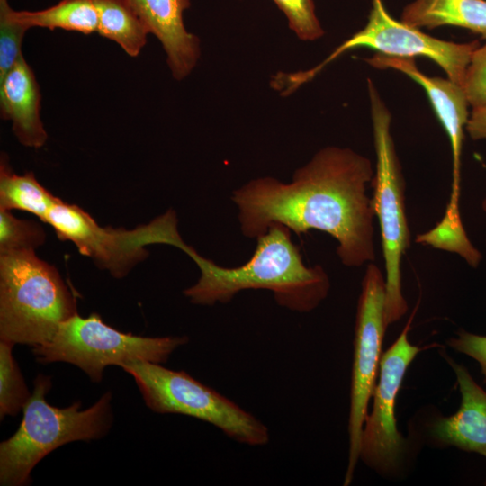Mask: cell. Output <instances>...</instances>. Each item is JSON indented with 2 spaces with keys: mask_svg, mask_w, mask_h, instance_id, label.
<instances>
[{
  "mask_svg": "<svg viewBox=\"0 0 486 486\" xmlns=\"http://www.w3.org/2000/svg\"><path fill=\"white\" fill-rule=\"evenodd\" d=\"M374 169L371 160L349 148L320 149L297 169L290 183L258 177L236 189L231 200L246 238H257L274 223L297 236L315 230L338 243L345 266L374 262L375 212L368 187Z\"/></svg>",
  "mask_w": 486,
  "mask_h": 486,
  "instance_id": "cell-1",
  "label": "cell"
},
{
  "mask_svg": "<svg viewBox=\"0 0 486 486\" xmlns=\"http://www.w3.org/2000/svg\"><path fill=\"white\" fill-rule=\"evenodd\" d=\"M292 231L274 223L256 239L251 257L235 267H224L206 258L192 247L186 253L201 274L198 281L184 291L197 305L228 303L246 290H267L278 305L297 312H310L326 299L330 280L325 269L308 266Z\"/></svg>",
  "mask_w": 486,
  "mask_h": 486,
  "instance_id": "cell-2",
  "label": "cell"
},
{
  "mask_svg": "<svg viewBox=\"0 0 486 486\" xmlns=\"http://www.w3.org/2000/svg\"><path fill=\"white\" fill-rule=\"evenodd\" d=\"M50 388V376L40 374L36 377L18 429L0 444L2 486L29 484L32 469L51 451L73 441L100 439L112 427L111 392L80 410V401L66 408L51 406L45 399Z\"/></svg>",
  "mask_w": 486,
  "mask_h": 486,
  "instance_id": "cell-3",
  "label": "cell"
},
{
  "mask_svg": "<svg viewBox=\"0 0 486 486\" xmlns=\"http://www.w3.org/2000/svg\"><path fill=\"white\" fill-rule=\"evenodd\" d=\"M77 313L58 269L35 252L0 255V340L36 346Z\"/></svg>",
  "mask_w": 486,
  "mask_h": 486,
  "instance_id": "cell-4",
  "label": "cell"
},
{
  "mask_svg": "<svg viewBox=\"0 0 486 486\" xmlns=\"http://www.w3.org/2000/svg\"><path fill=\"white\" fill-rule=\"evenodd\" d=\"M367 86L376 155L372 200L381 231L386 283L384 323L388 328L408 311L401 265L411 236L406 214L405 180L391 132L392 115L371 79Z\"/></svg>",
  "mask_w": 486,
  "mask_h": 486,
  "instance_id": "cell-5",
  "label": "cell"
},
{
  "mask_svg": "<svg viewBox=\"0 0 486 486\" xmlns=\"http://www.w3.org/2000/svg\"><path fill=\"white\" fill-rule=\"evenodd\" d=\"M122 368L134 378L146 405L154 412L201 419L232 440L251 446H262L270 440L269 429L262 421L184 371L146 361L130 362Z\"/></svg>",
  "mask_w": 486,
  "mask_h": 486,
  "instance_id": "cell-6",
  "label": "cell"
},
{
  "mask_svg": "<svg viewBox=\"0 0 486 486\" xmlns=\"http://www.w3.org/2000/svg\"><path fill=\"white\" fill-rule=\"evenodd\" d=\"M185 336L142 337L122 332L103 321L99 314L78 313L63 322L47 343L33 346L42 364L66 362L79 367L94 382H100L108 365L122 367L134 361L163 364L188 342Z\"/></svg>",
  "mask_w": 486,
  "mask_h": 486,
  "instance_id": "cell-7",
  "label": "cell"
},
{
  "mask_svg": "<svg viewBox=\"0 0 486 486\" xmlns=\"http://www.w3.org/2000/svg\"><path fill=\"white\" fill-rule=\"evenodd\" d=\"M45 223L53 228L59 240L73 243L81 255L115 278L126 276L145 260L148 246L168 245L184 253L191 248L182 238L176 213L171 209L147 224L127 230L102 227L79 206L58 199Z\"/></svg>",
  "mask_w": 486,
  "mask_h": 486,
  "instance_id": "cell-8",
  "label": "cell"
},
{
  "mask_svg": "<svg viewBox=\"0 0 486 486\" xmlns=\"http://www.w3.org/2000/svg\"><path fill=\"white\" fill-rule=\"evenodd\" d=\"M386 283L380 267L366 265L358 298L348 418L349 454L344 485H349L359 460L361 436L382 357L385 331Z\"/></svg>",
  "mask_w": 486,
  "mask_h": 486,
  "instance_id": "cell-9",
  "label": "cell"
},
{
  "mask_svg": "<svg viewBox=\"0 0 486 486\" xmlns=\"http://www.w3.org/2000/svg\"><path fill=\"white\" fill-rule=\"evenodd\" d=\"M411 320L382 355L373 409L365 418L361 436L359 459L382 474L394 472L406 452V441L397 428L396 399L407 369L423 349L409 341Z\"/></svg>",
  "mask_w": 486,
  "mask_h": 486,
  "instance_id": "cell-10",
  "label": "cell"
},
{
  "mask_svg": "<svg viewBox=\"0 0 486 486\" xmlns=\"http://www.w3.org/2000/svg\"><path fill=\"white\" fill-rule=\"evenodd\" d=\"M479 41L456 43L434 38L418 28L392 18L382 0H372L365 26L314 69L318 73L325 65L343 52L355 48H369L380 54L398 57H427L436 63L447 78L463 86L467 67Z\"/></svg>",
  "mask_w": 486,
  "mask_h": 486,
  "instance_id": "cell-11",
  "label": "cell"
},
{
  "mask_svg": "<svg viewBox=\"0 0 486 486\" xmlns=\"http://www.w3.org/2000/svg\"><path fill=\"white\" fill-rule=\"evenodd\" d=\"M365 61L380 69L392 68L404 73L423 87L434 112L446 132L452 150V184L442 223L463 225L459 202L461 194V159L464 129L468 122L470 106L464 89L449 78L429 76L421 72L414 58H398L375 54Z\"/></svg>",
  "mask_w": 486,
  "mask_h": 486,
  "instance_id": "cell-12",
  "label": "cell"
},
{
  "mask_svg": "<svg viewBox=\"0 0 486 486\" xmlns=\"http://www.w3.org/2000/svg\"><path fill=\"white\" fill-rule=\"evenodd\" d=\"M149 33L160 41L173 77L182 80L201 54L199 38L184 26L183 14L191 0H128Z\"/></svg>",
  "mask_w": 486,
  "mask_h": 486,
  "instance_id": "cell-13",
  "label": "cell"
},
{
  "mask_svg": "<svg viewBox=\"0 0 486 486\" xmlns=\"http://www.w3.org/2000/svg\"><path fill=\"white\" fill-rule=\"evenodd\" d=\"M445 358L455 374L461 403L454 415L432 422L431 437L439 446H454L486 457V391L464 365Z\"/></svg>",
  "mask_w": 486,
  "mask_h": 486,
  "instance_id": "cell-14",
  "label": "cell"
},
{
  "mask_svg": "<svg viewBox=\"0 0 486 486\" xmlns=\"http://www.w3.org/2000/svg\"><path fill=\"white\" fill-rule=\"evenodd\" d=\"M40 91L35 75L22 56L0 80V113L25 147L39 148L48 140L40 119Z\"/></svg>",
  "mask_w": 486,
  "mask_h": 486,
  "instance_id": "cell-15",
  "label": "cell"
},
{
  "mask_svg": "<svg viewBox=\"0 0 486 486\" xmlns=\"http://www.w3.org/2000/svg\"><path fill=\"white\" fill-rule=\"evenodd\" d=\"M400 21L418 29L461 27L486 40V0H415L403 8Z\"/></svg>",
  "mask_w": 486,
  "mask_h": 486,
  "instance_id": "cell-16",
  "label": "cell"
},
{
  "mask_svg": "<svg viewBox=\"0 0 486 486\" xmlns=\"http://www.w3.org/2000/svg\"><path fill=\"white\" fill-rule=\"evenodd\" d=\"M99 35L116 42L126 54L139 56L149 34L128 0H94Z\"/></svg>",
  "mask_w": 486,
  "mask_h": 486,
  "instance_id": "cell-17",
  "label": "cell"
},
{
  "mask_svg": "<svg viewBox=\"0 0 486 486\" xmlns=\"http://www.w3.org/2000/svg\"><path fill=\"white\" fill-rule=\"evenodd\" d=\"M59 198L36 179L33 172L15 174L5 156L0 163V210H19L32 213L45 222Z\"/></svg>",
  "mask_w": 486,
  "mask_h": 486,
  "instance_id": "cell-18",
  "label": "cell"
},
{
  "mask_svg": "<svg viewBox=\"0 0 486 486\" xmlns=\"http://www.w3.org/2000/svg\"><path fill=\"white\" fill-rule=\"evenodd\" d=\"M11 15L28 29H62L86 35L97 31V11L94 0H61L40 11H15L12 8Z\"/></svg>",
  "mask_w": 486,
  "mask_h": 486,
  "instance_id": "cell-19",
  "label": "cell"
},
{
  "mask_svg": "<svg viewBox=\"0 0 486 486\" xmlns=\"http://www.w3.org/2000/svg\"><path fill=\"white\" fill-rule=\"evenodd\" d=\"M14 344L0 340V418L15 416L32 396L13 356Z\"/></svg>",
  "mask_w": 486,
  "mask_h": 486,
  "instance_id": "cell-20",
  "label": "cell"
},
{
  "mask_svg": "<svg viewBox=\"0 0 486 486\" xmlns=\"http://www.w3.org/2000/svg\"><path fill=\"white\" fill-rule=\"evenodd\" d=\"M45 240L46 233L40 223L0 210V255L35 252Z\"/></svg>",
  "mask_w": 486,
  "mask_h": 486,
  "instance_id": "cell-21",
  "label": "cell"
},
{
  "mask_svg": "<svg viewBox=\"0 0 486 486\" xmlns=\"http://www.w3.org/2000/svg\"><path fill=\"white\" fill-rule=\"evenodd\" d=\"M11 10L7 0H0V80L22 56V43L29 30L13 19Z\"/></svg>",
  "mask_w": 486,
  "mask_h": 486,
  "instance_id": "cell-22",
  "label": "cell"
},
{
  "mask_svg": "<svg viewBox=\"0 0 486 486\" xmlns=\"http://www.w3.org/2000/svg\"><path fill=\"white\" fill-rule=\"evenodd\" d=\"M284 14L290 29L304 41H313L325 33L312 0H273Z\"/></svg>",
  "mask_w": 486,
  "mask_h": 486,
  "instance_id": "cell-23",
  "label": "cell"
},
{
  "mask_svg": "<svg viewBox=\"0 0 486 486\" xmlns=\"http://www.w3.org/2000/svg\"><path fill=\"white\" fill-rule=\"evenodd\" d=\"M463 87L472 109L486 105V43L472 52Z\"/></svg>",
  "mask_w": 486,
  "mask_h": 486,
  "instance_id": "cell-24",
  "label": "cell"
},
{
  "mask_svg": "<svg viewBox=\"0 0 486 486\" xmlns=\"http://www.w3.org/2000/svg\"><path fill=\"white\" fill-rule=\"evenodd\" d=\"M447 344L455 351L477 361L482 374L486 378V336L461 329L456 333V337L448 339Z\"/></svg>",
  "mask_w": 486,
  "mask_h": 486,
  "instance_id": "cell-25",
  "label": "cell"
},
{
  "mask_svg": "<svg viewBox=\"0 0 486 486\" xmlns=\"http://www.w3.org/2000/svg\"><path fill=\"white\" fill-rule=\"evenodd\" d=\"M465 129L473 140H486V105L472 109Z\"/></svg>",
  "mask_w": 486,
  "mask_h": 486,
  "instance_id": "cell-26",
  "label": "cell"
},
{
  "mask_svg": "<svg viewBox=\"0 0 486 486\" xmlns=\"http://www.w3.org/2000/svg\"><path fill=\"white\" fill-rule=\"evenodd\" d=\"M482 211L484 212V213H485V215H486V196H485V198H484L483 201H482Z\"/></svg>",
  "mask_w": 486,
  "mask_h": 486,
  "instance_id": "cell-27",
  "label": "cell"
},
{
  "mask_svg": "<svg viewBox=\"0 0 486 486\" xmlns=\"http://www.w3.org/2000/svg\"><path fill=\"white\" fill-rule=\"evenodd\" d=\"M484 484L486 485V480H485V482H484Z\"/></svg>",
  "mask_w": 486,
  "mask_h": 486,
  "instance_id": "cell-28",
  "label": "cell"
}]
</instances>
